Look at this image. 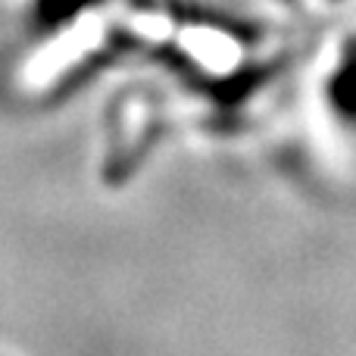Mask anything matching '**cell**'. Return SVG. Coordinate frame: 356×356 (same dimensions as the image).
Instances as JSON below:
<instances>
[{"label": "cell", "mask_w": 356, "mask_h": 356, "mask_svg": "<svg viewBox=\"0 0 356 356\" xmlns=\"http://www.w3.org/2000/svg\"><path fill=\"white\" fill-rule=\"evenodd\" d=\"M91 3L94 0H35V22L41 29H56Z\"/></svg>", "instance_id": "6da1fadb"}]
</instances>
